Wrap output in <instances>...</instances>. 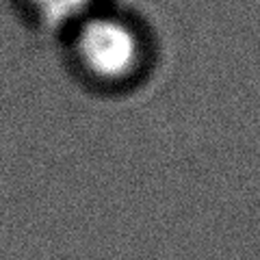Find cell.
<instances>
[{"label":"cell","mask_w":260,"mask_h":260,"mask_svg":"<svg viewBox=\"0 0 260 260\" xmlns=\"http://www.w3.org/2000/svg\"><path fill=\"white\" fill-rule=\"evenodd\" d=\"M74 54L98 83L119 85L135 78L143 63V44L133 24L117 15L89 13L76 24Z\"/></svg>","instance_id":"1"},{"label":"cell","mask_w":260,"mask_h":260,"mask_svg":"<svg viewBox=\"0 0 260 260\" xmlns=\"http://www.w3.org/2000/svg\"><path fill=\"white\" fill-rule=\"evenodd\" d=\"M98 0H26V5L39 20L52 26L78 24L89 13H93Z\"/></svg>","instance_id":"2"}]
</instances>
